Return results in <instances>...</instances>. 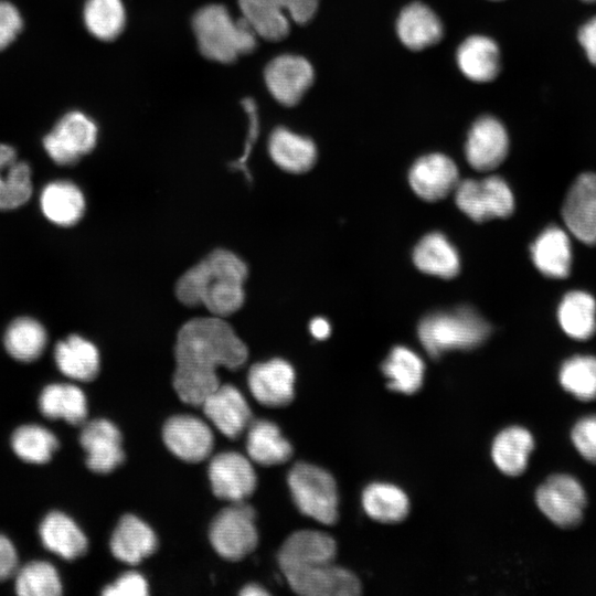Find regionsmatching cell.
I'll list each match as a JSON object with an SVG mask.
<instances>
[{"label": "cell", "mask_w": 596, "mask_h": 596, "mask_svg": "<svg viewBox=\"0 0 596 596\" xmlns=\"http://www.w3.org/2000/svg\"><path fill=\"white\" fill-rule=\"evenodd\" d=\"M173 387L182 402L199 406L220 385L216 369L242 366L248 350L221 317L193 318L177 333Z\"/></svg>", "instance_id": "1"}, {"label": "cell", "mask_w": 596, "mask_h": 596, "mask_svg": "<svg viewBox=\"0 0 596 596\" xmlns=\"http://www.w3.org/2000/svg\"><path fill=\"white\" fill-rule=\"evenodd\" d=\"M334 540L322 532L302 530L289 535L278 552V563L291 589L304 596H355L356 576L333 564Z\"/></svg>", "instance_id": "2"}, {"label": "cell", "mask_w": 596, "mask_h": 596, "mask_svg": "<svg viewBox=\"0 0 596 596\" xmlns=\"http://www.w3.org/2000/svg\"><path fill=\"white\" fill-rule=\"evenodd\" d=\"M246 277V264L233 252L217 248L180 276L175 295L185 306H203L224 318L243 306Z\"/></svg>", "instance_id": "3"}, {"label": "cell", "mask_w": 596, "mask_h": 596, "mask_svg": "<svg viewBox=\"0 0 596 596\" xmlns=\"http://www.w3.org/2000/svg\"><path fill=\"white\" fill-rule=\"evenodd\" d=\"M199 50L209 60L231 63L240 55L252 52L257 34L242 17L234 20L222 4L201 8L192 20Z\"/></svg>", "instance_id": "4"}, {"label": "cell", "mask_w": 596, "mask_h": 596, "mask_svg": "<svg viewBox=\"0 0 596 596\" xmlns=\"http://www.w3.org/2000/svg\"><path fill=\"white\" fill-rule=\"evenodd\" d=\"M421 343L432 358L450 350H471L490 333L489 323L472 308L460 307L424 317L417 328Z\"/></svg>", "instance_id": "5"}, {"label": "cell", "mask_w": 596, "mask_h": 596, "mask_svg": "<svg viewBox=\"0 0 596 596\" xmlns=\"http://www.w3.org/2000/svg\"><path fill=\"white\" fill-rule=\"evenodd\" d=\"M288 486L301 513L323 524L338 518V492L333 477L324 469L297 462L288 473Z\"/></svg>", "instance_id": "6"}, {"label": "cell", "mask_w": 596, "mask_h": 596, "mask_svg": "<svg viewBox=\"0 0 596 596\" xmlns=\"http://www.w3.org/2000/svg\"><path fill=\"white\" fill-rule=\"evenodd\" d=\"M238 6L257 36L279 41L288 35L290 20L304 24L313 18L319 0H238Z\"/></svg>", "instance_id": "7"}, {"label": "cell", "mask_w": 596, "mask_h": 596, "mask_svg": "<svg viewBox=\"0 0 596 596\" xmlns=\"http://www.w3.org/2000/svg\"><path fill=\"white\" fill-rule=\"evenodd\" d=\"M255 511L243 501L233 502L212 521L210 541L222 557L238 561L257 545Z\"/></svg>", "instance_id": "8"}, {"label": "cell", "mask_w": 596, "mask_h": 596, "mask_svg": "<svg viewBox=\"0 0 596 596\" xmlns=\"http://www.w3.org/2000/svg\"><path fill=\"white\" fill-rule=\"evenodd\" d=\"M98 128L85 113L70 110L43 138V148L57 164L76 163L96 146Z\"/></svg>", "instance_id": "9"}, {"label": "cell", "mask_w": 596, "mask_h": 596, "mask_svg": "<svg viewBox=\"0 0 596 596\" xmlns=\"http://www.w3.org/2000/svg\"><path fill=\"white\" fill-rule=\"evenodd\" d=\"M455 201L457 206L475 222L508 217L514 209V199L509 185L496 175L459 182L455 189Z\"/></svg>", "instance_id": "10"}, {"label": "cell", "mask_w": 596, "mask_h": 596, "mask_svg": "<svg viewBox=\"0 0 596 596\" xmlns=\"http://www.w3.org/2000/svg\"><path fill=\"white\" fill-rule=\"evenodd\" d=\"M586 493L577 479L567 473L550 476L536 490L535 501L555 525L572 529L584 515Z\"/></svg>", "instance_id": "11"}, {"label": "cell", "mask_w": 596, "mask_h": 596, "mask_svg": "<svg viewBox=\"0 0 596 596\" xmlns=\"http://www.w3.org/2000/svg\"><path fill=\"white\" fill-rule=\"evenodd\" d=\"M315 77L312 65L300 55L283 54L265 67L264 78L272 96L281 105L300 102Z\"/></svg>", "instance_id": "12"}, {"label": "cell", "mask_w": 596, "mask_h": 596, "mask_svg": "<svg viewBox=\"0 0 596 596\" xmlns=\"http://www.w3.org/2000/svg\"><path fill=\"white\" fill-rule=\"evenodd\" d=\"M562 217L578 241L596 244V173L586 172L576 178L565 196Z\"/></svg>", "instance_id": "13"}, {"label": "cell", "mask_w": 596, "mask_h": 596, "mask_svg": "<svg viewBox=\"0 0 596 596\" xmlns=\"http://www.w3.org/2000/svg\"><path fill=\"white\" fill-rule=\"evenodd\" d=\"M209 478L214 494L232 502L243 501L256 487V475L252 464L235 451L214 456L209 466Z\"/></svg>", "instance_id": "14"}, {"label": "cell", "mask_w": 596, "mask_h": 596, "mask_svg": "<svg viewBox=\"0 0 596 596\" xmlns=\"http://www.w3.org/2000/svg\"><path fill=\"white\" fill-rule=\"evenodd\" d=\"M509 136L504 126L492 116L479 117L470 127L465 145L468 163L476 170L497 168L507 157Z\"/></svg>", "instance_id": "15"}, {"label": "cell", "mask_w": 596, "mask_h": 596, "mask_svg": "<svg viewBox=\"0 0 596 596\" xmlns=\"http://www.w3.org/2000/svg\"><path fill=\"white\" fill-rule=\"evenodd\" d=\"M162 437L173 455L190 462L205 459L213 448V434L210 427L191 415L170 417L163 426Z\"/></svg>", "instance_id": "16"}, {"label": "cell", "mask_w": 596, "mask_h": 596, "mask_svg": "<svg viewBox=\"0 0 596 596\" xmlns=\"http://www.w3.org/2000/svg\"><path fill=\"white\" fill-rule=\"evenodd\" d=\"M413 191L423 200L445 199L459 183L455 162L443 153H429L417 159L408 174Z\"/></svg>", "instance_id": "17"}, {"label": "cell", "mask_w": 596, "mask_h": 596, "mask_svg": "<svg viewBox=\"0 0 596 596\" xmlns=\"http://www.w3.org/2000/svg\"><path fill=\"white\" fill-rule=\"evenodd\" d=\"M79 443L86 453V465L94 472L108 473L125 458L121 434L108 419L88 422L81 432Z\"/></svg>", "instance_id": "18"}, {"label": "cell", "mask_w": 596, "mask_h": 596, "mask_svg": "<svg viewBox=\"0 0 596 596\" xmlns=\"http://www.w3.org/2000/svg\"><path fill=\"white\" fill-rule=\"evenodd\" d=\"M295 372L283 359H272L252 365L248 386L252 395L266 406H285L294 398Z\"/></svg>", "instance_id": "19"}, {"label": "cell", "mask_w": 596, "mask_h": 596, "mask_svg": "<svg viewBox=\"0 0 596 596\" xmlns=\"http://www.w3.org/2000/svg\"><path fill=\"white\" fill-rule=\"evenodd\" d=\"M201 406L206 417L228 438L238 437L251 425V408L243 394L231 384H220Z\"/></svg>", "instance_id": "20"}, {"label": "cell", "mask_w": 596, "mask_h": 596, "mask_svg": "<svg viewBox=\"0 0 596 596\" xmlns=\"http://www.w3.org/2000/svg\"><path fill=\"white\" fill-rule=\"evenodd\" d=\"M396 33L404 46L421 51L438 43L444 28L438 15L427 4L412 2L400 12Z\"/></svg>", "instance_id": "21"}, {"label": "cell", "mask_w": 596, "mask_h": 596, "mask_svg": "<svg viewBox=\"0 0 596 596\" xmlns=\"http://www.w3.org/2000/svg\"><path fill=\"white\" fill-rule=\"evenodd\" d=\"M456 61L460 72L476 83L493 81L501 67L499 46L486 35L465 39L457 49Z\"/></svg>", "instance_id": "22"}, {"label": "cell", "mask_w": 596, "mask_h": 596, "mask_svg": "<svg viewBox=\"0 0 596 596\" xmlns=\"http://www.w3.org/2000/svg\"><path fill=\"white\" fill-rule=\"evenodd\" d=\"M31 177L29 163L18 159L12 146L0 142V211L20 207L30 200Z\"/></svg>", "instance_id": "23"}, {"label": "cell", "mask_w": 596, "mask_h": 596, "mask_svg": "<svg viewBox=\"0 0 596 596\" xmlns=\"http://www.w3.org/2000/svg\"><path fill=\"white\" fill-rule=\"evenodd\" d=\"M109 546L117 560L135 565L156 551L157 538L148 524L126 514L115 528Z\"/></svg>", "instance_id": "24"}, {"label": "cell", "mask_w": 596, "mask_h": 596, "mask_svg": "<svg viewBox=\"0 0 596 596\" xmlns=\"http://www.w3.org/2000/svg\"><path fill=\"white\" fill-rule=\"evenodd\" d=\"M39 535L45 549L72 561L87 551L88 541L72 518L60 511L46 514L39 526Z\"/></svg>", "instance_id": "25"}, {"label": "cell", "mask_w": 596, "mask_h": 596, "mask_svg": "<svg viewBox=\"0 0 596 596\" xmlns=\"http://www.w3.org/2000/svg\"><path fill=\"white\" fill-rule=\"evenodd\" d=\"M85 196L81 189L67 180L47 183L40 194L43 215L58 226L75 225L85 212Z\"/></svg>", "instance_id": "26"}, {"label": "cell", "mask_w": 596, "mask_h": 596, "mask_svg": "<svg viewBox=\"0 0 596 596\" xmlns=\"http://www.w3.org/2000/svg\"><path fill=\"white\" fill-rule=\"evenodd\" d=\"M531 257L544 276L567 277L572 265V247L567 233L557 226L546 227L533 242Z\"/></svg>", "instance_id": "27"}, {"label": "cell", "mask_w": 596, "mask_h": 596, "mask_svg": "<svg viewBox=\"0 0 596 596\" xmlns=\"http://www.w3.org/2000/svg\"><path fill=\"white\" fill-rule=\"evenodd\" d=\"M268 151L273 161L283 170L304 173L317 160V149L311 139L277 127L269 136Z\"/></svg>", "instance_id": "28"}, {"label": "cell", "mask_w": 596, "mask_h": 596, "mask_svg": "<svg viewBox=\"0 0 596 596\" xmlns=\"http://www.w3.org/2000/svg\"><path fill=\"white\" fill-rule=\"evenodd\" d=\"M54 360L64 375L76 381H92L99 371L97 348L78 334H71L56 343Z\"/></svg>", "instance_id": "29"}, {"label": "cell", "mask_w": 596, "mask_h": 596, "mask_svg": "<svg viewBox=\"0 0 596 596\" xmlns=\"http://www.w3.org/2000/svg\"><path fill=\"white\" fill-rule=\"evenodd\" d=\"M39 409L49 419H64L81 425L87 417V400L84 392L70 383L46 385L39 396Z\"/></svg>", "instance_id": "30"}, {"label": "cell", "mask_w": 596, "mask_h": 596, "mask_svg": "<svg viewBox=\"0 0 596 596\" xmlns=\"http://www.w3.org/2000/svg\"><path fill=\"white\" fill-rule=\"evenodd\" d=\"M413 260L425 274L453 278L460 269L459 255L446 236L438 232L425 235L415 246Z\"/></svg>", "instance_id": "31"}, {"label": "cell", "mask_w": 596, "mask_h": 596, "mask_svg": "<svg viewBox=\"0 0 596 596\" xmlns=\"http://www.w3.org/2000/svg\"><path fill=\"white\" fill-rule=\"evenodd\" d=\"M534 447L531 433L520 426H511L500 432L492 444V459L505 475H521Z\"/></svg>", "instance_id": "32"}, {"label": "cell", "mask_w": 596, "mask_h": 596, "mask_svg": "<svg viewBox=\"0 0 596 596\" xmlns=\"http://www.w3.org/2000/svg\"><path fill=\"white\" fill-rule=\"evenodd\" d=\"M248 427L246 449L252 460L263 466H274L290 458L292 447L276 424L260 419Z\"/></svg>", "instance_id": "33"}, {"label": "cell", "mask_w": 596, "mask_h": 596, "mask_svg": "<svg viewBox=\"0 0 596 596\" xmlns=\"http://www.w3.org/2000/svg\"><path fill=\"white\" fill-rule=\"evenodd\" d=\"M557 318L570 338L587 340L596 331V301L585 291H570L558 306Z\"/></svg>", "instance_id": "34"}, {"label": "cell", "mask_w": 596, "mask_h": 596, "mask_svg": "<svg viewBox=\"0 0 596 596\" xmlns=\"http://www.w3.org/2000/svg\"><path fill=\"white\" fill-rule=\"evenodd\" d=\"M3 343L7 352L14 360L32 362L39 359L45 350L47 333L38 320L20 317L8 326Z\"/></svg>", "instance_id": "35"}, {"label": "cell", "mask_w": 596, "mask_h": 596, "mask_svg": "<svg viewBox=\"0 0 596 596\" xmlns=\"http://www.w3.org/2000/svg\"><path fill=\"white\" fill-rule=\"evenodd\" d=\"M389 389L404 394L419 390L424 380L425 364L411 349L395 347L382 364Z\"/></svg>", "instance_id": "36"}, {"label": "cell", "mask_w": 596, "mask_h": 596, "mask_svg": "<svg viewBox=\"0 0 596 596\" xmlns=\"http://www.w3.org/2000/svg\"><path fill=\"white\" fill-rule=\"evenodd\" d=\"M362 504L369 517L384 523L403 520L409 509L408 498L402 489L380 482L365 488Z\"/></svg>", "instance_id": "37"}, {"label": "cell", "mask_w": 596, "mask_h": 596, "mask_svg": "<svg viewBox=\"0 0 596 596\" xmlns=\"http://www.w3.org/2000/svg\"><path fill=\"white\" fill-rule=\"evenodd\" d=\"M83 21L94 38L111 41L121 33L125 26V7L121 0H86Z\"/></svg>", "instance_id": "38"}, {"label": "cell", "mask_w": 596, "mask_h": 596, "mask_svg": "<svg viewBox=\"0 0 596 596\" xmlns=\"http://www.w3.org/2000/svg\"><path fill=\"white\" fill-rule=\"evenodd\" d=\"M58 446L56 436L47 428L36 424L19 426L11 436V447L14 454L30 464L47 462Z\"/></svg>", "instance_id": "39"}, {"label": "cell", "mask_w": 596, "mask_h": 596, "mask_svg": "<svg viewBox=\"0 0 596 596\" xmlns=\"http://www.w3.org/2000/svg\"><path fill=\"white\" fill-rule=\"evenodd\" d=\"M562 387L579 401L596 400V358L574 355L560 370Z\"/></svg>", "instance_id": "40"}, {"label": "cell", "mask_w": 596, "mask_h": 596, "mask_svg": "<svg viewBox=\"0 0 596 596\" xmlns=\"http://www.w3.org/2000/svg\"><path fill=\"white\" fill-rule=\"evenodd\" d=\"M14 589L23 596H57L62 593V584L51 563L32 561L17 571Z\"/></svg>", "instance_id": "41"}, {"label": "cell", "mask_w": 596, "mask_h": 596, "mask_svg": "<svg viewBox=\"0 0 596 596\" xmlns=\"http://www.w3.org/2000/svg\"><path fill=\"white\" fill-rule=\"evenodd\" d=\"M571 438L579 455L596 464V416L581 418L572 428Z\"/></svg>", "instance_id": "42"}, {"label": "cell", "mask_w": 596, "mask_h": 596, "mask_svg": "<svg viewBox=\"0 0 596 596\" xmlns=\"http://www.w3.org/2000/svg\"><path fill=\"white\" fill-rule=\"evenodd\" d=\"M23 28L19 9L11 2L0 0V51L8 47Z\"/></svg>", "instance_id": "43"}, {"label": "cell", "mask_w": 596, "mask_h": 596, "mask_svg": "<svg viewBox=\"0 0 596 596\" xmlns=\"http://www.w3.org/2000/svg\"><path fill=\"white\" fill-rule=\"evenodd\" d=\"M242 105L249 119L248 130H247V136H246L247 138H246V142H245V147H244L242 156L237 160L233 161L231 163V167L236 170H240L241 172L244 173L246 179L251 180V173L247 168V161H248V157L251 155L253 145L255 143L258 136V130H259L258 115H257L256 104L253 99L245 98L242 100Z\"/></svg>", "instance_id": "44"}, {"label": "cell", "mask_w": 596, "mask_h": 596, "mask_svg": "<svg viewBox=\"0 0 596 596\" xmlns=\"http://www.w3.org/2000/svg\"><path fill=\"white\" fill-rule=\"evenodd\" d=\"M148 585L142 575L127 572L103 589L104 596H146Z\"/></svg>", "instance_id": "45"}, {"label": "cell", "mask_w": 596, "mask_h": 596, "mask_svg": "<svg viewBox=\"0 0 596 596\" xmlns=\"http://www.w3.org/2000/svg\"><path fill=\"white\" fill-rule=\"evenodd\" d=\"M18 561L14 545L6 535L0 534V582L17 573Z\"/></svg>", "instance_id": "46"}, {"label": "cell", "mask_w": 596, "mask_h": 596, "mask_svg": "<svg viewBox=\"0 0 596 596\" xmlns=\"http://www.w3.org/2000/svg\"><path fill=\"white\" fill-rule=\"evenodd\" d=\"M578 41L589 62L596 65V18L590 19L579 29Z\"/></svg>", "instance_id": "47"}, {"label": "cell", "mask_w": 596, "mask_h": 596, "mask_svg": "<svg viewBox=\"0 0 596 596\" xmlns=\"http://www.w3.org/2000/svg\"><path fill=\"white\" fill-rule=\"evenodd\" d=\"M309 329L311 334L318 340L328 338L331 331L329 322L320 317L310 321Z\"/></svg>", "instance_id": "48"}, {"label": "cell", "mask_w": 596, "mask_h": 596, "mask_svg": "<svg viewBox=\"0 0 596 596\" xmlns=\"http://www.w3.org/2000/svg\"><path fill=\"white\" fill-rule=\"evenodd\" d=\"M241 595H244V596H264V595H268V592L266 589H264L262 586L259 585H256V584H249V585H246L241 592H240Z\"/></svg>", "instance_id": "49"}, {"label": "cell", "mask_w": 596, "mask_h": 596, "mask_svg": "<svg viewBox=\"0 0 596 596\" xmlns=\"http://www.w3.org/2000/svg\"><path fill=\"white\" fill-rule=\"evenodd\" d=\"M586 2H595L596 0H584Z\"/></svg>", "instance_id": "50"}, {"label": "cell", "mask_w": 596, "mask_h": 596, "mask_svg": "<svg viewBox=\"0 0 596 596\" xmlns=\"http://www.w3.org/2000/svg\"><path fill=\"white\" fill-rule=\"evenodd\" d=\"M493 1H500V0H493Z\"/></svg>", "instance_id": "51"}]
</instances>
